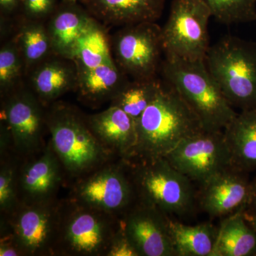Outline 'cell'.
I'll return each mask as SVG.
<instances>
[{
  "mask_svg": "<svg viewBox=\"0 0 256 256\" xmlns=\"http://www.w3.org/2000/svg\"><path fill=\"white\" fill-rule=\"evenodd\" d=\"M136 128L137 144L129 160L164 158L184 139L204 130L191 108L166 82L136 122Z\"/></svg>",
  "mask_w": 256,
  "mask_h": 256,
  "instance_id": "6da1fadb",
  "label": "cell"
},
{
  "mask_svg": "<svg viewBox=\"0 0 256 256\" xmlns=\"http://www.w3.org/2000/svg\"><path fill=\"white\" fill-rule=\"evenodd\" d=\"M50 141L66 180H76L118 158L101 144L84 114L76 106L58 100L46 108Z\"/></svg>",
  "mask_w": 256,
  "mask_h": 256,
  "instance_id": "7a4b0ae2",
  "label": "cell"
},
{
  "mask_svg": "<svg viewBox=\"0 0 256 256\" xmlns=\"http://www.w3.org/2000/svg\"><path fill=\"white\" fill-rule=\"evenodd\" d=\"M160 73L196 114L204 130H224L238 114L210 75L205 60L165 56Z\"/></svg>",
  "mask_w": 256,
  "mask_h": 256,
  "instance_id": "3957f363",
  "label": "cell"
},
{
  "mask_svg": "<svg viewBox=\"0 0 256 256\" xmlns=\"http://www.w3.org/2000/svg\"><path fill=\"white\" fill-rule=\"evenodd\" d=\"M121 218L68 197L60 200L54 256H106Z\"/></svg>",
  "mask_w": 256,
  "mask_h": 256,
  "instance_id": "277c9868",
  "label": "cell"
},
{
  "mask_svg": "<svg viewBox=\"0 0 256 256\" xmlns=\"http://www.w3.org/2000/svg\"><path fill=\"white\" fill-rule=\"evenodd\" d=\"M207 68L229 104L240 110L256 108V43L226 36L210 46Z\"/></svg>",
  "mask_w": 256,
  "mask_h": 256,
  "instance_id": "5b68a950",
  "label": "cell"
},
{
  "mask_svg": "<svg viewBox=\"0 0 256 256\" xmlns=\"http://www.w3.org/2000/svg\"><path fill=\"white\" fill-rule=\"evenodd\" d=\"M128 160L138 202L168 216H182L193 210L195 193L192 180L175 169L166 158Z\"/></svg>",
  "mask_w": 256,
  "mask_h": 256,
  "instance_id": "8992f818",
  "label": "cell"
},
{
  "mask_svg": "<svg viewBox=\"0 0 256 256\" xmlns=\"http://www.w3.org/2000/svg\"><path fill=\"white\" fill-rule=\"evenodd\" d=\"M68 197L122 218L138 202L129 160L114 158L74 180Z\"/></svg>",
  "mask_w": 256,
  "mask_h": 256,
  "instance_id": "52a82bcc",
  "label": "cell"
},
{
  "mask_svg": "<svg viewBox=\"0 0 256 256\" xmlns=\"http://www.w3.org/2000/svg\"><path fill=\"white\" fill-rule=\"evenodd\" d=\"M212 13L203 0H173L162 28L164 56L205 60L210 48Z\"/></svg>",
  "mask_w": 256,
  "mask_h": 256,
  "instance_id": "ba28073f",
  "label": "cell"
},
{
  "mask_svg": "<svg viewBox=\"0 0 256 256\" xmlns=\"http://www.w3.org/2000/svg\"><path fill=\"white\" fill-rule=\"evenodd\" d=\"M114 62L132 80L158 78L164 54L162 28L156 22L122 26L110 36Z\"/></svg>",
  "mask_w": 256,
  "mask_h": 256,
  "instance_id": "9c48e42d",
  "label": "cell"
},
{
  "mask_svg": "<svg viewBox=\"0 0 256 256\" xmlns=\"http://www.w3.org/2000/svg\"><path fill=\"white\" fill-rule=\"evenodd\" d=\"M0 98V118L9 130L15 154L24 159L43 150L46 108L28 84Z\"/></svg>",
  "mask_w": 256,
  "mask_h": 256,
  "instance_id": "30bf717a",
  "label": "cell"
},
{
  "mask_svg": "<svg viewBox=\"0 0 256 256\" xmlns=\"http://www.w3.org/2000/svg\"><path fill=\"white\" fill-rule=\"evenodd\" d=\"M60 200L20 202L11 213L0 215L24 256H54Z\"/></svg>",
  "mask_w": 256,
  "mask_h": 256,
  "instance_id": "8fae6325",
  "label": "cell"
},
{
  "mask_svg": "<svg viewBox=\"0 0 256 256\" xmlns=\"http://www.w3.org/2000/svg\"><path fill=\"white\" fill-rule=\"evenodd\" d=\"M164 158L175 169L201 184L234 166L224 130H203L188 136Z\"/></svg>",
  "mask_w": 256,
  "mask_h": 256,
  "instance_id": "7c38bea8",
  "label": "cell"
},
{
  "mask_svg": "<svg viewBox=\"0 0 256 256\" xmlns=\"http://www.w3.org/2000/svg\"><path fill=\"white\" fill-rule=\"evenodd\" d=\"M169 220L164 212L138 201L121 224L140 256H175Z\"/></svg>",
  "mask_w": 256,
  "mask_h": 256,
  "instance_id": "4fadbf2b",
  "label": "cell"
},
{
  "mask_svg": "<svg viewBox=\"0 0 256 256\" xmlns=\"http://www.w3.org/2000/svg\"><path fill=\"white\" fill-rule=\"evenodd\" d=\"M66 180L63 166L48 140L41 151L22 159L18 168L20 202L56 200Z\"/></svg>",
  "mask_w": 256,
  "mask_h": 256,
  "instance_id": "5bb4252c",
  "label": "cell"
},
{
  "mask_svg": "<svg viewBox=\"0 0 256 256\" xmlns=\"http://www.w3.org/2000/svg\"><path fill=\"white\" fill-rule=\"evenodd\" d=\"M246 174L230 166L202 183L200 194L202 210L213 218L245 210L250 190Z\"/></svg>",
  "mask_w": 256,
  "mask_h": 256,
  "instance_id": "9a60e30c",
  "label": "cell"
},
{
  "mask_svg": "<svg viewBox=\"0 0 256 256\" xmlns=\"http://www.w3.org/2000/svg\"><path fill=\"white\" fill-rule=\"evenodd\" d=\"M96 21L80 2L60 0L46 22L55 54L73 60L79 40Z\"/></svg>",
  "mask_w": 256,
  "mask_h": 256,
  "instance_id": "2e32d148",
  "label": "cell"
},
{
  "mask_svg": "<svg viewBox=\"0 0 256 256\" xmlns=\"http://www.w3.org/2000/svg\"><path fill=\"white\" fill-rule=\"evenodd\" d=\"M92 132L114 156L130 159L137 144V128L134 120L117 106L87 114Z\"/></svg>",
  "mask_w": 256,
  "mask_h": 256,
  "instance_id": "e0dca14e",
  "label": "cell"
},
{
  "mask_svg": "<svg viewBox=\"0 0 256 256\" xmlns=\"http://www.w3.org/2000/svg\"><path fill=\"white\" fill-rule=\"evenodd\" d=\"M78 73L73 60L54 54L28 74L26 84L46 108L75 92Z\"/></svg>",
  "mask_w": 256,
  "mask_h": 256,
  "instance_id": "ac0fdd59",
  "label": "cell"
},
{
  "mask_svg": "<svg viewBox=\"0 0 256 256\" xmlns=\"http://www.w3.org/2000/svg\"><path fill=\"white\" fill-rule=\"evenodd\" d=\"M166 0H82L80 4L104 26L156 22Z\"/></svg>",
  "mask_w": 256,
  "mask_h": 256,
  "instance_id": "d6986e66",
  "label": "cell"
},
{
  "mask_svg": "<svg viewBox=\"0 0 256 256\" xmlns=\"http://www.w3.org/2000/svg\"><path fill=\"white\" fill-rule=\"evenodd\" d=\"M76 66L78 80L75 92L82 104L92 108L111 102L130 80L114 60L92 68Z\"/></svg>",
  "mask_w": 256,
  "mask_h": 256,
  "instance_id": "ffe728a7",
  "label": "cell"
},
{
  "mask_svg": "<svg viewBox=\"0 0 256 256\" xmlns=\"http://www.w3.org/2000/svg\"><path fill=\"white\" fill-rule=\"evenodd\" d=\"M224 132L234 168L256 170V108L238 114Z\"/></svg>",
  "mask_w": 256,
  "mask_h": 256,
  "instance_id": "44dd1931",
  "label": "cell"
},
{
  "mask_svg": "<svg viewBox=\"0 0 256 256\" xmlns=\"http://www.w3.org/2000/svg\"><path fill=\"white\" fill-rule=\"evenodd\" d=\"M11 38L22 56L26 77L38 64L55 54L45 22L18 18Z\"/></svg>",
  "mask_w": 256,
  "mask_h": 256,
  "instance_id": "7402d4cb",
  "label": "cell"
},
{
  "mask_svg": "<svg viewBox=\"0 0 256 256\" xmlns=\"http://www.w3.org/2000/svg\"><path fill=\"white\" fill-rule=\"evenodd\" d=\"M242 212L228 216L222 222L213 256L256 255V234L244 218Z\"/></svg>",
  "mask_w": 256,
  "mask_h": 256,
  "instance_id": "603a6c76",
  "label": "cell"
},
{
  "mask_svg": "<svg viewBox=\"0 0 256 256\" xmlns=\"http://www.w3.org/2000/svg\"><path fill=\"white\" fill-rule=\"evenodd\" d=\"M175 256H213L218 228L205 222L188 226L169 220Z\"/></svg>",
  "mask_w": 256,
  "mask_h": 256,
  "instance_id": "cb8c5ba5",
  "label": "cell"
},
{
  "mask_svg": "<svg viewBox=\"0 0 256 256\" xmlns=\"http://www.w3.org/2000/svg\"><path fill=\"white\" fill-rule=\"evenodd\" d=\"M72 60L76 65L88 68L114 62L110 36L104 24L96 20L82 35Z\"/></svg>",
  "mask_w": 256,
  "mask_h": 256,
  "instance_id": "d4e9b609",
  "label": "cell"
},
{
  "mask_svg": "<svg viewBox=\"0 0 256 256\" xmlns=\"http://www.w3.org/2000/svg\"><path fill=\"white\" fill-rule=\"evenodd\" d=\"M162 84L158 78L130 80L111 101L110 105L122 109L136 124L154 100Z\"/></svg>",
  "mask_w": 256,
  "mask_h": 256,
  "instance_id": "484cf974",
  "label": "cell"
},
{
  "mask_svg": "<svg viewBox=\"0 0 256 256\" xmlns=\"http://www.w3.org/2000/svg\"><path fill=\"white\" fill-rule=\"evenodd\" d=\"M26 84L24 62L12 38L2 42L0 48V98Z\"/></svg>",
  "mask_w": 256,
  "mask_h": 256,
  "instance_id": "4316f807",
  "label": "cell"
},
{
  "mask_svg": "<svg viewBox=\"0 0 256 256\" xmlns=\"http://www.w3.org/2000/svg\"><path fill=\"white\" fill-rule=\"evenodd\" d=\"M21 161L14 152L0 156V215L9 214L20 203L18 168Z\"/></svg>",
  "mask_w": 256,
  "mask_h": 256,
  "instance_id": "83f0119b",
  "label": "cell"
},
{
  "mask_svg": "<svg viewBox=\"0 0 256 256\" xmlns=\"http://www.w3.org/2000/svg\"><path fill=\"white\" fill-rule=\"evenodd\" d=\"M212 16L225 25L256 21V0H203Z\"/></svg>",
  "mask_w": 256,
  "mask_h": 256,
  "instance_id": "f1b7e54d",
  "label": "cell"
},
{
  "mask_svg": "<svg viewBox=\"0 0 256 256\" xmlns=\"http://www.w3.org/2000/svg\"><path fill=\"white\" fill-rule=\"evenodd\" d=\"M60 0H22L18 18L46 22Z\"/></svg>",
  "mask_w": 256,
  "mask_h": 256,
  "instance_id": "f546056e",
  "label": "cell"
},
{
  "mask_svg": "<svg viewBox=\"0 0 256 256\" xmlns=\"http://www.w3.org/2000/svg\"><path fill=\"white\" fill-rule=\"evenodd\" d=\"M22 1V0H0L1 42L12 36Z\"/></svg>",
  "mask_w": 256,
  "mask_h": 256,
  "instance_id": "4dcf8cb0",
  "label": "cell"
},
{
  "mask_svg": "<svg viewBox=\"0 0 256 256\" xmlns=\"http://www.w3.org/2000/svg\"><path fill=\"white\" fill-rule=\"evenodd\" d=\"M106 256H140L137 250L126 236L122 224L112 239Z\"/></svg>",
  "mask_w": 256,
  "mask_h": 256,
  "instance_id": "1f68e13d",
  "label": "cell"
},
{
  "mask_svg": "<svg viewBox=\"0 0 256 256\" xmlns=\"http://www.w3.org/2000/svg\"><path fill=\"white\" fill-rule=\"evenodd\" d=\"M0 256H24L12 234L0 222Z\"/></svg>",
  "mask_w": 256,
  "mask_h": 256,
  "instance_id": "d6a6232c",
  "label": "cell"
},
{
  "mask_svg": "<svg viewBox=\"0 0 256 256\" xmlns=\"http://www.w3.org/2000/svg\"><path fill=\"white\" fill-rule=\"evenodd\" d=\"M245 210L256 214V178L250 182V194Z\"/></svg>",
  "mask_w": 256,
  "mask_h": 256,
  "instance_id": "836d02e7",
  "label": "cell"
},
{
  "mask_svg": "<svg viewBox=\"0 0 256 256\" xmlns=\"http://www.w3.org/2000/svg\"><path fill=\"white\" fill-rule=\"evenodd\" d=\"M242 214H244L245 220H246L248 223L252 227L256 234V214L250 213V212L244 210L242 212Z\"/></svg>",
  "mask_w": 256,
  "mask_h": 256,
  "instance_id": "e575fe53",
  "label": "cell"
},
{
  "mask_svg": "<svg viewBox=\"0 0 256 256\" xmlns=\"http://www.w3.org/2000/svg\"><path fill=\"white\" fill-rule=\"evenodd\" d=\"M64 1L73 2H80L82 0H64Z\"/></svg>",
  "mask_w": 256,
  "mask_h": 256,
  "instance_id": "d590c367",
  "label": "cell"
}]
</instances>
